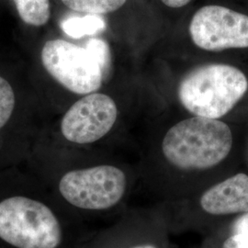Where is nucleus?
<instances>
[{"mask_svg":"<svg viewBox=\"0 0 248 248\" xmlns=\"http://www.w3.org/2000/svg\"><path fill=\"white\" fill-rule=\"evenodd\" d=\"M63 241L53 195L0 194V248H61Z\"/></svg>","mask_w":248,"mask_h":248,"instance_id":"obj_1","label":"nucleus"},{"mask_svg":"<svg viewBox=\"0 0 248 248\" xmlns=\"http://www.w3.org/2000/svg\"><path fill=\"white\" fill-rule=\"evenodd\" d=\"M86 48L97 59L105 75L110 65V51L108 44L100 39H91L87 43Z\"/></svg>","mask_w":248,"mask_h":248,"instance_id":"obj_13","label":"nucleus"},{"mask_svg":"<svg viewBox=\"0 0 248 248\" xmlns=\"http://www.w3.org/2000/svg\"><path fill=\"white\" fill-rule=\"evenodd\" d=\"M232 229L233 233H248V213L234 222Z\"/></svg>","mask_w":248,"mask_h":248,"instance_id":"obj_15","label":"nucleus"},{"mask_svg":"<svg viewBox=\"0 0 248 248\" xmlns=\"http://www.w3.org/2000/svg\"><path fill=\"white\" fill-rule=\"evenodd\" d=\"M41 56L45 70L73 93L88 95L100 89L104 72L86 47L51 40L45 43Z\"/></svg>","mask_w":248,"mask_h":248,"instance_id":"obj_5","label":"nucleus"},{"mask_svg":"<svg viewBox=\"0 0 248 248\" xmlns=\"http://www.w3.org/2000/svg\"><path fill=\"white\" fill-rule=\"evenodd\" d=\"M15 93L11 85L0 77V130L9 123L15 108Z\"/></svg>","mask_w":248,"mask_h":248,"instance_id":"obj_12","label":"nucleus"},{"mask_svg":"<svg viewBox=\"0 0 248 248\" xmlns=\"http://www.w3.org/2000/svg\"><path fill=\"white\" fill-rule=\"evenodd\" d=\"M166 6L172 9H179L187 5L191 0H161Z\"/></svg>","mask_w":248,"mask_h":248,"instance_id":"obj_16","label":"nucleus"},{"mask_svg":"<svg viewBox=\"0 0 248 248\" xmlns=\"http://www.w3.org/2000/svg\"><path fill=\"white\" fill-rule=\"evenodd\" d=\"M232 146L230 127L221 121L195 116L174 125L166 134L162 150L177 169H211L229 155Z\"/></svg>","mask_w":248,"mask_h":248,"instance_id":"obj_2","label":"nucleus"},{"mask_svg":"<svg viewBox=\"0 0 248 248\" xmlns=\"http://www.w3.org/2000/svg\"><path fill=\"white\" fill-rule=\"evenodd\" d=\"M118 117L114 100L101 93H91L77 101L63 115L61 133L65 140L88 144L103 138Z\"/></svg>","mask_w":248,"mask_h":248,"instance_id":"obj_7","label":"nucleus"},{"mask_svg":"<svg viewBox=\"0 0 248 248\" xmlns=\"http://www.w3.org/2000/svg\"><path fill=\"white\" fill-rule=\"evenodd\" d=\"M222 248H248V233H233L224 242Z\"/></svg>","mask_w":248,"mask_h":248,"instance_id":"obj_14","label":"nucleus"},{"mask_svg":"<svg viewBox=\"0 0 248 248\" xmlns=\"http://www.w3.org/2000/svg\"><path fill=\"white\" fill-rule=\"evenodd\" d=\"M157 248L153 245H143V246H139V247H136V248Z\"/></svg>","mask_w":248,"mask_h":248,"instance_id":"obj_17","label":"nucleus"},{"mask_svg":"<svg viewBox=\"0 0 248 248\" xmlns=\"http://www.w3.org/2000/svg\"><path fill=\"white\" fill-rule=\"evenodd\" d=\"M126 176L114 166L75 169L62 175L57 191L66 203L84 211H105L119 203L126 190Z\"/></svg>","mask_w":248,"mask_h":248,"instance_id":"obj_4","label":"nucleus"},{"mask_svg":"<svg viewBox=\"0 0 248 248\" xmlns=\"http://www.w3.org/2000/svg\"><path fill=\"white\" fill-rule=\"evenodd\" d=\"M18 16L31 26L45 25L51 16L50 0H13Z\"/></svg>","mask_w":248,"mask_h":248,"instance_id":"obj_9","label":"nucleus"},{"mask_svg":"<svg viewBox=\"0 0 248 248\" xmlns=\"http://www.w3.org/2000/svg\"><path fill=\"white\" fill-rule=\"evenodd\" d=\"M248 89V78L240 69L212 63L187 73L179 83L177 95L192 114L218 120L230 112Z\"/></svg>","mask_w":248,"mask_h":248,"instance_id":"obj_3","label":"nucleus"},{"mask_svg":"<svg viewBox=\"0 0 248 248\" xmlns=\"http://www.w3.org/2000/svg\"><path fill=\"white\" fill-rule=\"evenodd\" d=\"M106 23L99 15L87 14L84 17H70L62 20V31L72 38L79 39L86 35H93L105 29Z\"/></svg>","mask_w":248,"mask_h":248,"instance_id":"obj_10","label":"nucleus"},{"mask_svg":"<svg viewBox=\"0 0 248 248\" xmlns=\"http://www.w3.org/2000/svg\"><path fill=\"white\" fill-rule=\"evenodd\" d=\"M127 0H62L68 9L93 15L114 12L121 9Z\"/></svg>","mask_w":248,"mask_h":248,"instance_id":"obj_11","label":"nucleus"},{"mask_svg":"<svg viewBox=\"0 0 248 248\" xmlns=\"http://www.w3.org/2000/svg\"><path fill=\"white\" fill-rule=\"evenodd\" d=\"M189 34L196 46L209 52L248 48V16L222 6H205L191 18Z\"/></svg>","mask_w":248,"mask_h":248,"instance_id":"obj_6","label":"nucleus"},{"mask_svg":"<svg viewBox=\"0 0 248 248\" xmlns=\"http://www.w3.org/2000/svg\"><path fill=\"white\" fill-rule=\"evenodd\" d=\"M201 206L213 215L248 213V176L240 173L204 192Z\"/></svg>","mask_w":248,"mask_h":248,"instance_id":"obj_8","label":"nucleus"}]
</instances>
